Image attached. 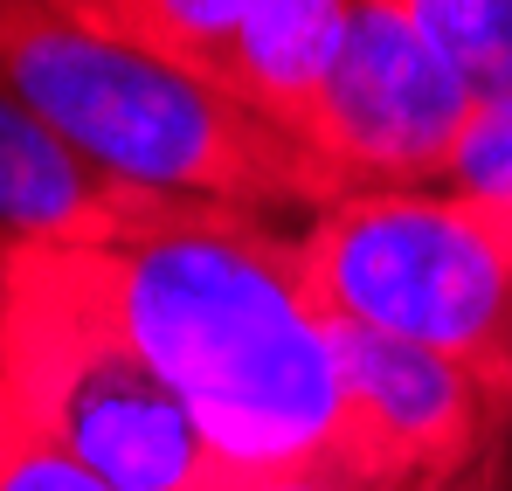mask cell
<instances>
[{"label": "cell", "instance_id": "obj_1", "mask_svg": "<svg viewBox=\"0 0 512 491\" xmlns=\"http://www.w3.org/2000/svg\"><path fill=\"white\" fill-rule=\"evenodd\" d=\"M84 249L125 332L236 478L353 450L333 312L312 291L298 229L180 201Z\"/></svg>", "mask_w": 512, "mask_h": 491}, {"label": "cell", "instance_id": "obj_2", "mask_svg": "<svg viewBox=\"0 0 512 491\" xmlns=\"http://www.w3.org/2000/svg\"><path fill=\"white\" fill-rule=\"evenodd\" d=\"M0 90H14L104 180L236 215H326L346 187L312 146L49 0H0Z\"/></svg>", "mask_w": 512, "mask_h": 491}, {"label": "cell", "instance_id": "obj_3", "mask_svg": "<svg viewBox=\"0 0 512 491\" xmlns=\"http://www.w3.org/2000/svg\"><path fill=\"white\" fill-rule=\"evenodd\" d=\"M0 388L118 491H229L236 471L125 332L84 243L0 236Z\"/></svg>", "mask_w": 512, "mask_h": 491}, {"label": "cell", "instance_id": "obj_4", "mask_svg": "<svg viewBox=\"0 0 512 491\" xmlns=\"http://www.w3.org/2000/svg\"><path fill=\"white\" fill-rule=\"evenodd\" d=\"M319 305L409 339L512 402V201L464 187H360L298 229Z\"/></svg>", "mask_w": 512, "mask_h": 491}, {"label": "cell", "instance_id": "obj_5", "mask_svg": "<svg viewBox=\"0 0 512 491\" xmlns=\"http://www.w3.org/2000/svg\"><path fill=\"white\" fill-rule=\"evenodd\" d=\"M478 118L471 83L423 35L409 0H353L305 146L346 187H443Z\"/></svg>", "mask_w": 512, "mask_h": 491}, {"label": "cell", "instance_id": "obj_6", "mask_svg": "<svg viewBox=\"0 0 512 491\" xmlns=\"http://www.w3.org/2000/svg\"><path fill=\"white\" fill-rule=\"evenodd\" d=\"M346 14L353 0H111L104 28L305 146Z\"/></svg>", "mask_w": 512, "mask_h": 491}, {"label": "cell", "instance_id": "obj_7", "mask_svg": "<svg viewBox=\"0 0 512 491\" xmlns=\"http://www.w3.org/2000/svg\"><path fill=\"white\" fill-rule=\"evenodd\" d=\"M333 353L360 457L423 491H457L512 464V402L471 367L346 319H333Z\"/></svg>", "mask_w": 512, "mask_h": 491}, {"label": "cell", "instance_id": "obj_8", "mask_svg": "<svg viewBox=\"0 0 512 491\" xmlns=\"http://www.w3.org/2000/svg\"><path fill=\"white\" fill-rule=\"evenodd\" d=\"M180 201L132 194L84 166L14 90H0V236L35 243H111L160 222Z\"/></svg>", "mask_w": 512, "mask_h": 491}, {"label": "cell", "instance_id": "obj_9", "mask_svg": "<svg viewBox=\"0 0 512 491\" xmlns=\"http://www.w3.org/2000/svg\"><path fill=\"white\" fill-rule=\"evenodd\" d=\"M409 14L471 83L478 104L512 97V0H409Z\"/></svg>", "mask_w": 512, "mask_h": 491}, {"label": "cell", "instance_id": "obj_10", "mask_svg": "<svg viewBox=\"0 0 512 491\" xmlns=\"http://www.w3.org/2000/svg\"><path fill=\"white\" fill-rule=\"evenodd\" d=\"M0 491H118L0 388Z\"/></svg>", "mask_w": 512, "mask_h": 491}, {"label": "cell", "instance_id": "obj_11", "mask_svg": "<svg viewBox=\"0 0 512 491\" xmlns=\"http://www.w3.org/2000/svg\"><path fill=\"white\" fill-rule=\"evenodd\" d=\"M443 187L512 201V97L478 104V118H471V132H464V146H457L450 173H443Z\"/></svg>", "mask_w": 512, "mask_h": 491}, {"label": "cell", "instance_id": "obj_12", "mask_svg": "<svg viewBox=\"0 0 512 491\" xmlns=\"http://www.w3.org/2000/svg\"><path fill=\"white\" fill-rule=\"evenodd\" d=\"M229 491H423V485H409L402 471L346 450V457H312V464H284V471H250Z\"/></svg>", "mask_w": 512, "mask_h": 491}, {"label": "cell", "instance_id": "obj_13", "mask_svg": "<svg viewBox=\"0 0 512 491\" xmlns=\"http://www.w3.org/2000/svg\"><path fill=\"white\" fill-rule=\"evenodd\" d=\"M49 7H63V14H77V21H111V0H49Z\"/></svg>", "mask_w": 512, "mask_h": 491}, {"label": "cell", "instance_id": "obj_14", "mask_svg": "<svg viewBox=\"0 0 512 491\" xmlns=\"http://www.w3.org/2000/svg\"><path fill=\"white\" fill-rule=\"evenodd\" d=\"M457 491H512V464H499V471H485V478H471V485Z\"/></svg>", "mask_w": 512, "mask_h": 491}]
</instances>
